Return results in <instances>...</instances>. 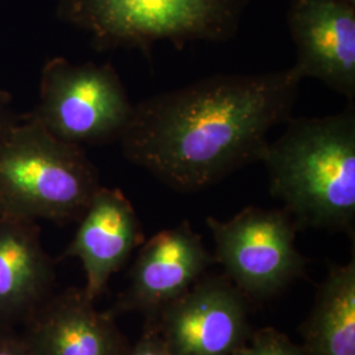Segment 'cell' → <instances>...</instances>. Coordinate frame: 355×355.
Here are the masks:
<instances>
[{
    "label": "cell",
    "instance_id": "cell-1",
    "mask_svg": "<svg viewBox=\"0 0 355 355\" xmlns=\"http://www.w3.org/2000/svg\"><path fill=\"white\" fill-rule=\"evenodd\" d=\"M303 78L290 69L218 74L135 104L124 157L179 192L208 189L262 162L272 128L291 119Z\"/></svg>",
    "mask_w": 355,
    "mask_h": 355
},
{
    "label": "cell",
    "instance_id": "cell-2",
    "mask_svg": "<svg viewBox=\"0 0 355 355\" xmlns=\"http://www.w3.org/2000/svg\"><path fill=\"white\" fill-rule=\"evenodd\" d=\"M270 192L296 228L350 233L355 223V108L290 119L262 159Z\"/></svg>",
    "mask_w": 355,
    "mask_h": 355
},
{
    "label": "cell",
    "instance_id": "cell-3",
    "mask_svg": "<svg viewBox=\"0 0 355 355\" xmlns=\"http://www.w3.org/2000/svg\"><path fill=\"white\" fill-rule=\"evenodd\" d=\"M101 186L83 146L28 114L0 141V216L66 225L79 221Z\"/></svg>",
    "mask_w": 355,
    "mask_h": 355
},
{
    "label": "cell",
    "instance_id": "cell-4",
    "mask_svg": "<svg viewBox=\"0 0 355 355\" xmlns=\"http://www.w3.org/2000/svg\"><path fill=\"white\" fill-rule=\"evenodd\" d=\"M249 0H60L57 16L85 32L98 51L154 45L177 49L196 41L225 42L237 35Z\"/></svg>",
    "mask_w": 355,
    "mask_h": 355
},
{
    "label": "cell",
    "instance_id": "cell-5",
    "mask_svg": "<svg viewBox=\"0 0 355 355\" xmlns=\"http://www.w3.org/2000/svg\"><path fill=\"white\" fill-rule=\"evenodd\" d=\"M133 108L112 64L54 57L41 70L38 103L28 114L60 140L85 146L119 141Z\"/></svg>",
    "mask_w": 355,
    "mask_h": 355
},
{
    "label": "cell",
    "instance_id": "cell-6",
    "mask_svg": "<svg viewBox=\"0 0 355 355\" xmlns=\"http://www.w3.org/2000/svg\"><path fill=\"white\" fill-rule=\"evenodd\" d=\"M216 243V259L240 291L267 297L299 278L305 258L295 245L296 225L283 209L248 207L218 220L207 217Z\"/></svg>",
    "mask_w": 355,
    "mask_h": 355
},
{
    "label": "cell",
    "instance_id": "cell-7",
    "mask_svg": "<svg viewBox=\"0 0 355 355\" xmlns=\"http://www.w3.org/2000/svg\"><path fill=\"white\" fill-rule=\"evenodd\" d=\"M162 312L158 336L171 355H233L246 341L243 297L221 278L191 287Z\"/></svg>",
    "mask_w": 355,
    "mask_h": 355
},
{
    "label": "cell",
    "instance_id": "cell-8",
    "mask_svg": "<svg viewBox=\"0 0 355 355\" xmlns=\"http://www.w3.org/2000/svg\"><path fill=\"white\" fill-rule=\"evenodd\" d=\"M287 24L296 48L293 67L355 99V6L343 0H291Z\"/></svg>",
    "mask_w": 355,
    "mask_h": 355
},
{
    "label": "cell",
    "instance_id": "cell-9",
    "mask_svg": "<svg viewBox=\"0 0 355 355\" xmlns=\"http://www.w3.org/2000/svg\"><path fill=\"white\" fill-rule=\"evenodd\" d=\"M212 262L202 237L187 221L158 232L141 245L130 284L114 312L164 309L191 288Z\"/></svg>",
    "mask_w": 355,
    "mask_h": 355
},
{
    "label": "cell",
    "instance_id": "cell-10",
    "mask_svg": "<svg viewBox=\"0 0 355 355\" xmlns=\"http://www.w3.org/2000/svg\"><path fill=\"white\" fill-rule=\"evenodd\" d=\"M78 223L74 239L61 258L80 261L86 274L83 290L89 299L95 300L102 295L111 277L144 243L142 227L124 192L103 186Z\"/></svg>",
    "mask_w": 355,
    "mask_h": 355
},
{
    "label": "cell",
    "instance_id": "cell-11",
    "mask_svg": "<svg viewBox=\"0 0 355 355\" xmlns=\"http://www.w3.org/2000/svg\"><path fill=\"white\" fill-rule=\"evenodd\" d=\"M94 302L79 288L54 292L20 329L33 355L127 354L114 313Z\"/></svg>",
    "mask_w": 355,
    "mask_h": 355
},
{
    "label": "cell",
    "instance_id": "cell-12",
    "mask_svg": "<svg viewBox=\"0 0 355 355\" xmlns=\"http://www.w3.org/2000/svg\"><path fill=\"white\" fill-rule=\"evenodd\" d=\"M37 221L0 216V329H21L54 293Z\"/></svg>",
    "mask_w": 355,
    "mask_h": 355
},
{
    "label": "cell",
    "instance_id": "cell-13",
    "mask_svg": "<svg viewBox=\"0 0 355 355\" xmlns=\"http://www.w3.org/2000/svg\"><path fill=\"white\" fill-rule=\"evenodd\" d=\"M305 355H355V261L333 267L304 324Z\"/></svg>",
    "mask_w": 355,
    "mask_h": 355
},
{
    "label": "cell",
    "instance_id": "cell-14",
    "mask_svg": "<svg viewBox=\"0 0 355 355\" xmlns=\"http://www.w3.org/2000/svg\"><path fill=\"white\" fill-rule=\"evenodd\" d=\"M233 355H305L302 346L292 343L282 331L272 328L258 330Z\"/></svg>",
    "mask_w": 355,
    "mask_h": 355
},
{
    "label": "cell",
    "instance_id": "cell-15",
    "mask_svg": "<svg viewBox=\"0 0 355 355\" xmlns=\"http://www.w3.org/2000/svg\"><path fill=\"white\" fill-rule=\"evenodd\" d=\"M0 355H33L19 329H0Z\"/></svg>",
    "mask_w": 355,
    "mask_h": 355
},
{
    "label": "cell",
    "instance_id": "cell-16",
    "mask_svg": "<svg viewBox=\"0 0 355 355\" xmlns=\"http://www.w3.org/2000/svg\"><path fill=\"white\" fill-rule=\"evenodd\" d=\"M125 355H171L157 333H146Z\"/></svg>",
    "mask_w": 355,
    "mask_h": 355
},
{
    "label": "cell",
    "instance_id": "cell-17",
    "mask_svg": "<svg viewBox=\"0 0 355 355\" xmlns=\"http://www.w3.org/2000/svg\"><path fill=\"white\" fill-rule=\"evenodd\" d=\"M12 102V95L8 91L0 89V141L7 136L19 120V117L13 114Z\"/></svg>",
    "mask_w": 355,
    "mask_h": 355
},
{
    "label": "cell",
    "instance_id": "cell-18",
    "mask_svg": "<svg viewBox=\"0 0 355 355\" xmlns=\"http://www.w3.org/2000/svg\"><path fill=\"white\" fill-rule=\"evenodd\" d=\"M343 1H347V3H350V4H354L355 6V0H343Z\"/></svg>",
    "mask_w": 355,
    "mask_h": 355
}]
</instances>
